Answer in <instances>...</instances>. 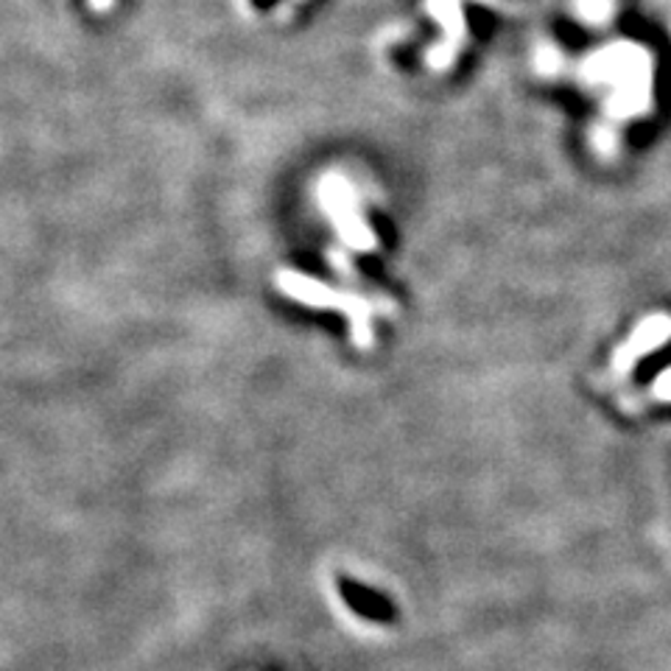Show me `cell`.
<instances>
[{"label": "cell", "mask_w": 671, "mask_h": 671, "mask_svg": "<svg viewBox=\"0 0 671 671\" xmlns=\"http://www.w3.org/2000/svg\"><path fill=\"white\" fill-rule=\"evenodd\" d=\"M277 289L285 297L297 300V303L311 305V308H339L350 322L353 345L369 350L373 347V303L364 300L361 294H345L333 285L322 283L316 277H305V274L292 272V269H280L277 272Z\"/></svg>", "instance_id": "1"}, {"label": "cell", "mask_w": 671, "mask_h": 671, "mask_svg": "<svg viewBox=\"0 0 671 671\" xmlns=\"http://www.w3.org/2000/svg\"><path fill=\"white\" fill-rule=\"evenodd\" d=\"M319 199L322 208L333 219V227H336L339 238L350 250L373 252L378 247V238H375V232L364 221L356 193H353L350 182L345 177H325V182L319 185Z\"/></svg>", "instance_id": "2"}, {"label": "cell", "mask_w": 671, "mask_h": 671, "mask_svg": "<svg viewBox=\"0 0 671 671\" xmlns=\"http://www.w3.org/2000/svg\"><path fill=\"white\" fill-rule=\"evenodd\" d=\"M669 339H671V316L669 314L647 316V319L627 336L625 345L612 353V373L630 375L647 353H654Z\"/></svg>", "instance_id": "3"}, {"label": "cell", "mask_w": 671, "mask_h": 671, "mask_svg": "<svg viewBox=\"0 0 671 671\" xmlns=\"http://www.w3.org/2000/svg\"><path fill=\"white\" fill-rule=\"evenodd\" d=\"M649 398L660 400V403H671V367L654 378L652 389H649Z\"/></svg>", "instance_id": "4"}, {"label": "cell", "mask_w": 671, "mask_h": 671, "mask_svg": "<svg viewBox=\"0 0 671 671\" xmlns=\"http://www.w3.org/2000/svg\"><path fill=\"white\" fill-rule=\"evenodd\" d=\"M610 12V0H583V14L588 20H605Z\"/></svg>", "instance_id": "5"}, {"label": "cell", "mask_w": 671, "mask_h": 671, "mask_svg": "<svg viewBox=\"0 0 671 671\" xmlns=\"http://www.w3.org/2000/svg\"><path fill=\"white\" fill-rule=\"evenodd\" d=\"M90 7L98 9V12H104V9L113 7V0H90Z\"/></svg>", "instance_id": "6"}]
</instances>
